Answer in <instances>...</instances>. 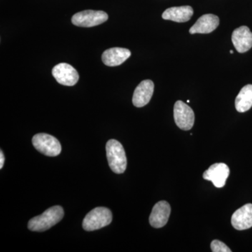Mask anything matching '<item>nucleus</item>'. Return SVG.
<instances>
[{"label": "nucleus", "mask_w": 252, "mask_h": 252, "mask_svg": "<svg viewBox=\"0 0 252 252\" xmlns=\"http://www.w3.org/2000/svg\"><path fill=\"white\" fill-rule=\"evenodd\" d=\"M112 220V213L110 210L106 207H96L84 218L83 228L86 231H94L110 224Z\"/></svg>", "instance_id": "3"}, {"label": "nucleus", "mask_w": 252, "mask_h": 252, "mask_svg": "<svg viewBox=\"0 0 252 252\" xmlns=\"http://www.w3.org/2000/svg\"><path fill=\"white\" fill-rule=\"evenodd\" d=\"M235 108L238 112L243 113L250 110L252 107V85L244 86L235 99Z\"/></svg>", "instance_id": "16"}, {"label": "nucleus", "mask_w": 252, "mask_h": 252, "mask_svg": "<svg viewBox=\"0 0 252 252\" xmlns=\"http://www.w3.org/2000/svg\"><path fill=\"white\" fill-rule=\"evenodd\" d=\"M193 15V9L190 6H175L164 11L162 18L177 23L189 21Z\"/></svg>", "instance_id": "15"}, {"label": "nucleus", "mask_w": 252, "mask_h": 252, "mask_svg": "<svg viewBox=\"0 0 252 252\" xmlns=\"http://www.w3.org/2000/svg\"><path fill=\"white\" fill-rule=\"evenodd\" d=\"M154 84L152 80H144L134 91L132 103L136 107H142L150 102L154 94Z\"/></svg>", "instance_id": "10"}, {"label": "nucleus", "mask_w": 252, "mask_h": 252, "mask_svg": "<svg viewBox=\"0 0 252 252\" xmlns=\"http://www.w3.org/2000/svg\"><path fill=\"white\" fill-rule=\"evenodd\" d=\"M187 102H188V103H189V102H190V100H189V99H188V100H187Z\"/></svg>", "instance_id": "20"}, {"label": "nucleus", "mask_w": 252, "mask_h": 252, "mask_svg": "<svg viewBox=\"0 0 252 252\" xmlns=\"http://www.w3.org/2000/svg\"><path fill=\"white\" fill-rule=\"evenodd\" d=\"M210 246L212 252H231V250L225 244L218 240H213Z\"/></svg>", "instance_id": "17"}, {"label": "nucleus", "mask_w": 252, "mask_h": 252, "mask_svg": "<svg viewBox=\"0 0 252 252\" xmlns=\"http://www.w3.org/2000/svg\"><path fill=\"white\" fill-rule=\"evenodd\" d=\"M108 19V15L102 11L86 10L77 13L72 16V23L74 26L91 28L99 26Z\"/></svg>", "instance_id": "5"}, {"label": "nucleus", "mask_w": 252, "mask_h": 252, "mask_svg": "<svg viewBox=\"0 0 252 252\" xmlns=\"http://www.w3.org/2000/svg\"><path fill=\"white\" fill-rule=\"evenodd\" d=\"M52 74L58 83L63 86H74L79 79L77 71L67 63H59L55 66Z\"/></svg>", "instance_id": "7"}, {"label": "nucleus", "mask_w": 252, "mask_h": 252, "mask_svg": "<svg viewBox=\"0 0 252 252\" xmlns=\"http://www.w3.org/2000/svg\"><path fill=\"white\" fill-rule=\"evenodd\" d=\"M174 119L176 125L183 130H189L195 122V114L188 104L178 100L174 106Z\"/></svg>", "instance_id": "6"}, {"label": "nucleus", "mask_w": 252, "mask_h": 252, "mask_svg": "<svg viewBox=\"0 0 252 252\" xmlns=\"http://www.w3.org/2000/svg\"><path fill=\"white\" fill-rule=\"evenodd\" d=\"M32 144L38 152L47 157H57L62 151L59 141L49 134H36L33 137Z\"/></svg>", "instance_id": "4"}, {"label": "nucleus", "mask_w": 252, "mask_h": 252, "mask_svg": "<svg viewBox=\"0 0 252 252\" xmlns=\"http://www.w3.org/2000/svg\"><path fill=\"white\" fill-rule=\"evenodd\" d=\"M130 56V50L124 48H111L102 54V60L106 65L115 67L123 64Z\"/></svg>", "instance_id": "14"}, {"label": "nucleus", "mask_w": 252, "mask_h": 252, "mask_svg": "<svg viewBox=\"0 0 252 252\" xmlns=\"http://www.w3.org/2000/svg\"><path fill=\"white\" fill-rule=\"evenodd\" d=\"M170 213L171 207L170 204L165 200L158 202L153 207L149 217V223L154 228H162L167 224Z\"/></svg>", "instance_id": "9"}, {"label": "nucleus", "mask_w": 252, "mask_h": 252, "mask_svg": "<svg viewBox=\"0 0 252 252\" xmlns=\"http://www.w3.org/2000/svg\"><path fill=\"white\" fill-rule=\"evenodd\" d=\"M231 223L238 230L249 229L252 227V204L240 207L232 215Z\"/></svg>", "instance_id": "12"}, {"label": "nucleus", "mask_w": 252, "mask_h": 252, "mask_svg": "<svg viewBox=\"0 0 252 252\" xmlns=\"http://www.w3.org/2000/svg\"><path fill=\"white\" fill-rule=\"evenodd\" d=\"M4 156L3 154L2 151H1L0 152V168H2L3 166H4Z\"/></svg>", "instance_id": "18"}, {"label": "nucleus", "mask_w": 252, "mask_h": 252, "mask_svg": "<svg viewBox=\"0 0 252 252\" xmlns=\"http://www.w3.org/2000/svg\"><path fill=\"white\" fill-rule=\"evenodd\" d=\"M64 217V210L61 206H54L46 210L42 215L30 220L28 228L31 231L43 232L59 223Z\"/></svg>", "instance_id": "1"}, {"label": "nucleus", "mask_w": 252, "mask_h": 252, "mask_svg": "<svg viewBox=\"0 0 252 252\" xmlns=\"http://www.w3.org/2000/svg\"><path fill=\"white\" fill-rule=\"evenodd\" d=\"M220 25V18L216 15L208 14L198 18L196 23L189 30L191 34H209L215 31Z\"/></svg>", "instance_id": "13"}, {"label": "nucleus", "mask_w": 252, "mask_h": 252, "mask_svg": "<svg viewBox=\"0 0 252 252\" xmlns=\"http://www.w3.org/2000/svg\"><path fill=\"white\" fill-rule=\"evenodd\" d=\"M230 54H233V51H232V50H231V51H230Z\"/></svg>", "instance_id": "19"}, {"label": "nucleus", "mask_w": 252, "mask_h": 252, "mask_svg": "<svg viewBox=\"0 0 252 252\" xmlns=\"http://www.w3.org/2000/svg\"><path fill=\"white\" fill-rule=\"evenodd\" d=\"M230 175V169L226 164L220 162L215 163L209 167L203 173V178L210 181L217 188H222L226 183L227 179Z\"/></svg>", "instance_id": "8"}, {"label": "nucleus", "mask_w": 252, "mask_h": 252, "mask_svg": "<svg viewBox=\"0 0 252 252\" xmlns=\"http://www.w3.org/2000/svg\"><path fill=\"white\" fill-rule=\"evenodd\" d=\"M106 152L111 170L116 174L124 173L127 167V158L122 144L116 140H109Z\"/></svg>", "instance_id": "2"}, {"label": "nucleus", "mask_w": 252, "mask_h": 252, "mask_svg": "<svg viewBox=\"0 0 252 252\" xmlns=\"http://www.w3.org/2000/svg\"><path fill=\"white\" fill-rule=\"evenodd\" d=\"M232 42L239 53L247 52L252 47V32L247 26L237 28L232 34Z\"/></svg>", "instance_id": "11"}]
</instances>
